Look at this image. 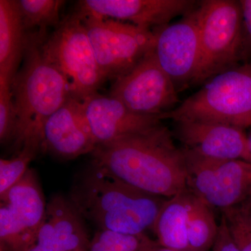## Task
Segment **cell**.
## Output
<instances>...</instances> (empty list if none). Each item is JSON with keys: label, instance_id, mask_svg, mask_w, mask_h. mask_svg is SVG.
Returning a JSON list of instances; mask_svg holds the SVG:
<instances>
[{"label": "cell", "instance_id": "29", "mask_svg": "<svg viewBox=\"0 0 251 251\" xmlns=\"http://www.w3.org/2000/svg\"><path fill=\"white\" fill-rule=\"evenodd\" d=\"M248 144H249V149L251 151V132L247 135Z\"/></svg>", "mask_w": 251, "mask_h": 251}, {"label": "cell", "instance_id": "28", "mask_svg": "<svg viewBox=\"0 0 251 251\" xmlns=\"http://www.w3.org/2000/svg\"><path fill=\"white\" fill-rule=\"evenodd\" d=\"M153 251H176L171 250V249H165V248L160 247L157 248V249H155V250H153Z\"/></svg>", "mask_w": 251, "mask_h": 251}, {"label": "cell", "instance_id": "4", "mask_svg": "<svg viewBox=\"0 0 251 251\" xmlns=\"http://www.w3.org/2000/svg\"><path fill=\"white\" fill-rule=\"evenodd\" d=\"M164 119L222 124L243 130L251 126V65L235 67L212 77L164 114Z\"/></svg>", "mask_w": 251, "mask_h": 251}, {"label": "cell", "instance_id": "10", "mask_svg": "<svg viewBox=\"0 0 251 251\" xmlns=\"http://www.w3.org/2000/svg\"><path fill=\"white\" fill-rule=\"evenodd\" d=\"M153 31L156 36L153 52L176 90L193 84L201 60L198 7L178 22Z\"/></svg>", "mask_w": 251, "mask_h": 251}, {"label": "cell", "instance_id": "8", "mask_svg": "<svg viewBox=\"0 0 251 251\" xmlns=\"http://www.w3.org/2000/svg\"><path fill=\"white\" fill-rule=\"evenodd\" d=\"M186 186L208 206L221 211L237 206L251 195V163L208 158L182 148Z\"/></svg>", "mask_w": 251, "mask_h": 251}, {"label": "cell", "instance_id": "3", "mask_svg": "<svg viewBox=\"0 0 251 251\" xmlns=\"http://www.w3.org/2000/svg\"><path fill=\"white\" fill-rule=\"evenodd\" d=\"M46 36V30L27 31L23 65L13 81L16 126L12 143L17 152L24 147L42 151L46 121L73 97L69 81L43 52Z\"/></svg>", "mask_w": 251, "mask_h": 251}, {"label": "cell", "instance_id": "15", "mask_svg": "<svg viewBox=\"0 0 251 251\" xmlns=\"http://www.w3.org/2000/svg\"><path fill=\"white\" fill-rule=\"evenodd\" d=\"M90 240L85 220L69 199L55 195L48 203L35 242L27 251H87Z\"/></svg>", "mask_w": 251, "mask_h": 251}, {"label": "cell", "instance_id": "22", "mask_svg": "<svg viewBox=\"0 0 251 251\" xmlns=\"http://www.w3.org/2000/svg\"><path fill=\"white\" fill-rule=\"evenodd\" d=\"M39 151L25 147L14 158L0 160V196L14 186L29 169V165Z\"/></svg>", "mask_w": 251, "mask_h": 251}, {"label": "cell", "instance_id": "16", "mask_svg": "<svg viewBox=\"0 0 251 251\" xmlns=\"http://www.w3.org/2000/svg\"><path fill=\"white\" fill-rule=\"evenodd\" d=\"M0 199L8 206L15 221L35 242L47 206L35 171L29 168Z\"/></svg>", "mask_w": 251, "mask_h": 251}, {"label": "cell", "instance_id": "13", "mask_svg": "<svg viewBox=\"0 0 251 251\" xmlns=\"http://www.w3.org/2000/svg\"><path fill=\"white\" fill-rule=\"evenodd\" d=\"M87 122L97 145L161 125L163 115H143L117 99L95 93L82 101Z\"/></svg>", "mask_w": 251, "mask_h": 251}, {"label": "cell", "instance_id": "7", "mask_svg": "<svg viewBox=\"0 0 251 251\" xmlns=\"http://www.w3.org/2000/svg\"><path fill=\"white\" fill-rule=\"evenodd\" d=\"M80 18L106 80L125 75L154 48L151 29L108 18Z\"/></svg>", "mask_w": 251, "mask_h": 251}, {"label": "cell", "instance_id": "5", "mask_svg": "<svg viewBox=\"0 0 251 251\" xmlns=\"http://www.w3.org/2000/svg\"><path fill=\"white\" fill-rule=\"evenodd\" d=\"M201 60L193 83H202L237 67L242 59V15L240 2L207 0L198 7Z\"/></svg>", "mask_w": 251, "mask_h": 251}, {"label": "cell", "instance_id": "18", "mask_svg": "<svg viewBox=\"0 0 251 251\" xmlns=\"http://www.w3.org/2000/svg\"><path fill=\"white\" fill-rule=\"evenodd\" d=\"M194 195L189 190L168 198L152 231L160 247L176 251H189L187 226Z\"/></svg>", "mask_w": 251, "mask_h": 251}, {"label": "cell", "instance_id": "19", "mask_svg": "<svg viewBox=\"0 0 251 251\" xmlns=\"http://www.w3.org/2000/svg\"><path fill=\"white\" fill-rule=\"evenodd\" d=\"M219 228L212 209L194 196L187 226L189 251H209L214 246Z\"/></svg>", "mask_w": 251, "mask_h": 251}, {"label": "cell", "instance_id": "23", "mask_svg": "<svg viewBox=\"0 0 251 251\" xmlns=\"http://www.w3.org/2000/svg\"><path fill=\"white\" fill-rule=\"evenodd\" d=\"M16 117L12 87L0 86V141L13 143L16 132Z\"/></svg>", "mask_w": 251, "mask_h": 251}, {"label": "cell", "instance_id": "12", "mask_svg": "<svg viewBox=\"0 0 251 251\" xmlns=\"http://www.w3.org/2000/svg\"><path fill=\"white\" fill-rule=\"evenodd\" d=\"M173 135L184 148L208 158L242 160L251 163V151L244 130L222 124L175 122Z\"/></svg>", "mask_w": 251, "mask_h": 251}, {"label": "cell", "instance_id": "17", "mask_svg": "<svg viewBox=\"0 0 251 251\" xmlns=\"http://www.w3.org/2000/svg\"><path fill=\"white\" fill-rule=\"evenodd\" d=\"M26 33L17 1L0 0V86L12 87L23 59Z\"/></svg>", "mask_w": 251, "mask_h": 251}, {"label": "cell", "instance_id": "27", "mask_svg": "<svg viewBox=\"0 0 251 251\" xmlns=\"http://www.w3.org/2000/svg\"><path fill=\"white\" fill-rule=\"evenodd\" d=\"M231 209L237 217L251 229V195L242 203Z\"/></svg>", "mask_w": 251, "mask_h": 251}, {"label": "cell", "instance_id": "2", "mask_svg": "<svg viewBox=\"0 0 251 251\" xmlns=\"http://www.w3.org/2000/svg\"><path fill=\"white\" fill-rule=\"evenodd\" d=\"M69 199L98 229L139 234L152 230L168 198L133 187L92 164L74 183Z\"/></svg>", "mask_w": 251, "mask_h": 251}, {"label": "cell", "instance_id": "21", "mask_svg": "<svg viewBox=\"0 0 251 251\" xmlns=\"http://www.w3.org/2000/svg\"><path fill=\"white\" fill-rule=\"evenodd\" d=\"M160 247L147 234H128L100 230L95 232L87 251H153Z\"/></svg>", "mask_w": 251, "mask_h": 251}, {"label": "cell", "instance_id": "26", "mask_svg": "<svg viewBox=\"0 0 251 251\" xmlns=\"http://www.w3.org/2000/svg\"><path fill=\"white\" fill-rule=\"evenodd\" d=\"M211 251H240L231 236L227 221L223 214L217 237Z\"/></svg>", "mask_w": 251, "mask_h": 251}, {"label": "cell", "instance_id": "1", "mask_svg": "<svg viewBox=\"0 0 251 251\" xmlns=\"http://www.w3.org/2000/svg\"><path fill=\"white\" fill-rule=\"evenodd\" d=\"M173 138L161 124L97 145L92 164L138 189L171 198L187 189L184 151Z\"/></svg>", "mask_w": 251, "mask_h": 251}, {"label": "cell", "instance_id": "25", "mask_svg": "<svg viewBox=\"0 0 251 251\" xmlns=\"http://www.w3.org/2000/svg\"><path fill=\"white\" fill-rule=\"evenodd\" d=\"M242 15V58L251 56V0L239 1Z\"/></svg>", "mask_w": 251, "mask_h": 251}, {"label": "cell", "instance_id": "9", "mask_svg": "<svg viewBox=\"0 0 251 251\" xmlns=\"http://www.w3.org/2000/svg\"><path fill=\"white\" fill-rule=\"evenodd\" d=\"M109 96L143 115H163L178 103L177 90L158 64L153 49L115 80Z\"/></svg>", "mask_w": 251, "mask_h": 251}, {"label": "cell", "instance_id": "20", "mask_svg": "<svg viewBox=\"0 0 251 251\" xmlns=\"http://www.w3.org/2000/svg\"><path fill=\"white\" fill-rule=\"evenodd\" d=\"M18 9L25 31L46 28L60 24V10L65 1L62 0H18Z\"/></svg>", "mask_w": 251, "mask_h": 251}, {"label": "cell", "instance_id": "6", "mask_svg": "<svg viewBox=\"0 0 251 251\" xmlns=\"http://www.w3.org/2000/svg\"><path fill=\"white\" fill-rule=\"evenodd\" d=\"M50 62L69 81L74 99L83 101L106 80L99 67L82 19L74 14L63 20L42 43Z\"/></svg>", "mask_w": 251, "mask_h": 251}, {"label": "cell", "instance_id": "11", "mask_svg": "<svg viewBox=\"0 0 251 251\" xmlns=\"http://www.w3.org/2000/svg\"><path fill=\"white\" fill-rule=\"evenodd\" d=\"M196 8V2L190 0H82L77 2L74 14L81 18H108L156 29Z\"/></svg>", "mask_w": 251, "mask_h": 251}, {"label": "cell", "instance_id": "24", "mask_svg": "<svg viewBox=\"0 0 251 251\" xmlns=\"http://www.w3.org/2000/svg\"><path fill=\"white\" fill-rule=\"evenodd\" d=\"M231 236L240 251H251V229L241 221L231 208L221 211Z\"/></svg>", "mask_w": 251, "mask_h": 251}, {"label": "cell", "instance_id": "14", "mask_svg": "<svg viewBox=\"0 0 251 251\" xmlns=\"http://www.w3.org/2000/svg\"><path fill=\"white\" fill-rule=\"evenodd\" d=\"M43 133V150L64 159L91 153L97 145L82 102L73 97L49 117Z\"/></svg>", "mask_w": 251, "mask_h": 251}]
</instances>
